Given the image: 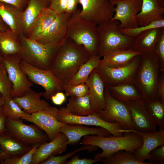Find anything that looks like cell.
Instances as JSON below:
<instances>
[{
    "instance_id": "obj_1",
    "label": "cell",
    "mask_w": 164,
    "mask_h": 164,
    "mask_svg": "<svg viewBox=\"0 0 164 164\" xmlns=\"http://www.w3.org/2000/svg\"><path fill=\"white\" fill-rule=\"evenodd\" d=\"M92 56L83 46L68 38L58 49L49 70L64 86Z\"/></svg>"
},
{
    "instance_id": "obj_2",
    "label": "cell",
    "mask_w": 164,
    "mask_h": 164,
    "mask_svg": "<svg viewBox=\"0 0 164 164\" xmlns=\"http://www.w3.org/2000/svg\"><path fill=\"white\" fill-rule=\"evenodd\" d=\"M124 135L105 137L89 135L83 137L81 142L84 145H91L100 148L102 152L96 154L94 159L100 161L120 150L133 152L140 148L143 143L142 137L133 132H125Z\"/></svg>"
},
{
    "instance_id": "obj_3",
    "label": "cell",
    "mask_w": 164,
    "mask_h": 164,
    "mask_svg": "<svg viewBox=\"0 0 164 164\" xmlns=\"http://www.w3.org/2000/svg\"><path fill=\"white\" fill-rule=\"evenodd\" d=\"M160 72L157 54L154 51L142 53L134 81L142 98L159 99L157 86Z\"/></svg>"
},
{
    "instance_id": "obj_4",
    "label": "cell",
    "mask_w": 164,
    "mask_h": 164,
    "mask_svg": "<svg viewBox=\"0 0 164 164\" xmlns=\"http://www.w3.org/2000/svg\"><path fill=\"white\" fill-rule=\"evenodd\" d=\"M77 10L70 16L68 25V38L83 46L92 55H97L99 40L97 26L83 18Z\"/></svg>"
},
{
    "instance_id": "obj_5",
    "label": "cell",
    "mask_w": 164,
    "mask_h": 164,
    "mask_svg": "<svg viewBox=\"0 0 164 164\" xmlns=\"http://www.w3.org/2000/svg\"><path fill=\"white\" fill-rule=\"evenodd\" d=\"M99 40L97 55L101 58L114 50L132 48L135 38L123 34L119 22L111 20L97 26Z\"/></svg>"
},
{
    "instance_id": "obj_6",
    "label": "cell",
    "mask_w": 164,
    "mask_h": 164,
    "mask_svg": "<svg viewBox=\"0 0 164 164\" xmlns=\"http://www.w3.org/2000/svg\"><path fill=\"white\" fill-rule=\"evenodd\" d=\"M19 37L22 59L36 68L49 70L59 48L43 44L23 34Z\"/></svg>"
},
{
    "instance_id": "obj_7",
    "label": "cell",
    "mask_w": 164,
    "mask_h": 164,
    "mask_svg": "<svg viewBox=\"0 0 164 164\" xmlns=\"http://www.w3.org/2000/svg\"><path fill=\"white\" fill-rule=\"evenodd\" d=\"M142 54L135 57L129 63L123 65L111 66L100 62L95 69L106 85L134 84Z\"/></svg>"
},
{
    "instance_id": "obj_8",
    "label": "cell",
    "mask_w": 164,
    "mask_h": 164,
    "mask_svg": "<svg viewBox=\"0 0 164 164\" xmlns=\"http://www.w3.org/2000/svg\"><path fill=\"white\" fill-rule=\"evenodd\" d=\"M104 97L106 107L104 110L96 112L104 121L111 123H118L125 130V132L134 130L128 108L124 103L114 98L105 85Z\"/></svg>"
},
{
    "instance_id": "obj_9",
    "label": "cell",
    "mask_w": 164,
    "mask_h": 164,
    "mask_svg": "<svg viewBox=\"0 0 164 164\" xmlns=\"http://www.w3.org/2000/svg\"><path fill=\"white\" fill-rule=\"evenodd\" d=\"M20 66L31 82L43 88L45 92L43 96L46 99L49 100L56 93L64 91L61 82L49 70L36 68L22 59Z\"/></svg>"
},
{
    "instance_id": "obj_10",
    "label": "cell",
    "mask_w": 164,
    "mask_h": 164,
    "mask_svg": "<svg viewBox=\"0 0 164 164\" xmlns=\"http://www.w3.org/2000/svg\"><path fill=\"white\" fill-rule=\"evenodd\" d=\"M56 117L59 121L66 124L101 127L107 130L114 136H122L124 132V129L119 124L105 121L101 118L95 111L90 114L79 116L70 113L66 107H63L58 109Z\"/></svg>"
},
{
    "instance_id": "obj_11",
    "label": "cell",
    "mask_w": 164,
    "mask_h": 164,
    "mask_svg": "<svg viewBox=\"0 0 164 164\" xmlns=\"http://www.w3.org/2000/svg\"><path fill=\"white\" fill-rule=\"evenodd\" d=\"M3 56V62L12 85L10 96L12 98L21 97L31 89L33 83L20 68V64L22 59L19 55Z\"/></svg>"
},
{
    "instance_id": "obj_12",
    "label": "cell",
    "mask_w": 164,
    "mask_h": 164,
    "mask_svg": "<svg viewBox=\"0 0 164 164\" xmlns=\"http://www.w3.org/2000/svg\"><path fill=\"white\" fill-rule=\"evenodd\" d=\"M82 6L80 15L96 26L111 20L114 14V6L110 0H80Z\"/></svg>"
},
{
    "instance_id": "obj_13",
    "label": "cell",
    "mask_w": 164,
    "mask_h": 164,
    "mask_svg": "<svg viewBox=\"0 0 164 164\" xmlns=\"http://www.w3.org/2000/svg\"><path fill=\"white\" fill-rule=\"evenodd\" d=\"M71 15H58L50 26L35 40L43 44L59 48L68 38V25Z\"/></svg>"
},
{
    "instance_id": "obj_14",
    "label": "cell",
    "mask_w": 164,
    "mask_h": 164,
    "mask_svg": "<svg viewBox=\"0 0 164 164\" xmlns=\"http://www.w3.org/2000/svg\"><path fill=\"white\" fill-rule=\"evenodd\" d=\"M5 127L7 132L22 142L32 145L41 144L48 139L46 134L37 126L26 125L20 119L7 118Z\"/></svg>"
},
{
    "instance_id": "obj_15",
    "label": "cell",
    "mask_w": 164,
    "mask_h": 164,
    "mask_svg": "<svg viewBox=\"0 0 164 164\" xmlns=\"http://www.w3.org/2000/svg\"><path fill=\"white\" fill-rule=\"evenodd\" d=\"M110 0L114 6V14L111 20L118 21L121 29L139 26L136 16L141 9L142 0Z\"/></svg>"
},
{
    "instance_id": "obj_16",
    "label": "cell",
    "mask_w": 164,
    "mask_h": 164,
    "mask_svg": "<svg viewBox=\"0 0 164 164\" xmlns=\"http://www.w3.org/2000/svg\"><path fill=\"white\" fill-rule=\"evenodd\" d=\"M58 109L50 106L46 109L31 114L30 117L26 120L34 124L42 130L51 141L59 134L60 128L66 124L57 120Z\"/></svg>"
},
{
    "instance_id": "obj_17",
    "label": "cell",
    "mask_w": 164,
    "mask_h": 164,
    "mask_svg": "<svg viewBox=\"0 0 164 164\" xmlns=\"http://www.w3.org/2000/svg\"><path fill=\"white\" fill-rule=\"evenodd\" d=\"M129 110L134 130L138 132H149L157 131L155 125L147 111L143 98L124 102Z\"/></svg>"
},
{
    "instance_id": "obj_18",
    "label": "cell",
    "mask_w": 164,
    "mask_h": 164,
    "mask_svg": "<svg viewBox=\"0 0 164 164\" xmlns=\"http://www.w3.org/2000/svg\"><path fill=\"white\" fill-rule=\"evenodd\" d=\"M85 83L88 88V96L92 109L95 112L104 110L106 107V85L95 69L91 72Z\"/></svg>"
},
{
    "instance_id": "obj_19",
    "label": "cell",
    "mask_w": 164,
    "mask_h": 164,
    "mask_svg": "<svg viewBox=\"0 0 164 164\" xmlns=\"http://www.w3.org/2000/svg\"><path fill=\"white\" fill-rule=\"evenodd\" d=\"M131 132L139 134L142 138V146L133 152L135 158L138 161L145 162L148 159L150 153L157 147L164 145V130L159 129L155 132H142L135 130Z\"/></svg>"
},
{
    "instance_id": "obj_20",
    "label": "cell",
    "mask_w": 164,
    "mask_h": 164,
    "mask_svg": "<svg viewBox=\"0 0 164 164\" xmlns=\"http://www.w3.org/2000/svg\"><path fill=\"white\" fill-rule=\"evenodd\" d=\"M68 139L60 132L54 139L49 142L41 144L36 149L32 157L31 164H40L51 154L56 155L64 152L67 146Z\"/></svg>"
},
{
    "instance_id": "obj_21",
    "label": "cell",
    "mask_w": 164,
    "mask_h": 164,
    "mask_svg": "<svg viewBox=\"0 0 164 164\" xmlns=\"http://www.w3.org/2000/svg\"><path fill=\"white\" fill-rule=\"evenodd\" d=\"M141 9L136 16L139 26L164 19V0H142Z\"/></svg>"
},
{
    "instance_id": "obj_22",
    "label": "cell",
    "mask_w": 164,
    "mask_h": 164,
    "mask_svg": "<svg viewBox=\"0 0 164 164\" xmlns=\"http://www.w3.org/2000/svg\"><path fill=\"white\" fill-rule=\"evenodd\" d=\"M68 139V145L75 144L82 137L89 135H98L105 137L112 135L106 129L101 127L92 128L87 125L78 124H65L60 129Z\"/></svg>"
},
{
    "instance_id": "obj_23",
    "label": "cell",
    "mask_w": 164,
    "mask_h": 164,
    "mask_svg": "<svg viewBox=\"0 0 164 164\" xmlns=\"http://www.w3.org/2000/svg\"><path fill=\"white\" fill-rule=\"evenodd\" d=\"M23 11L12 5L0 2V16L12 32L19 36L23 34Z\"/></svg>"
},
{
    "instance_id": "obj_24",
    "label": "cell",
    "mask_w": 164,
    "mask_h": 164,
    "mask_svg": "<svg viewBox=\"0 0 164 164\" xmlns=\"http://www.w3.org/2000/svg\"><path fill=\"white\" fill-rule=\"evenodd\" d=\"M43 94V92H36L31 89L22 96L12 98L22 109L31 114L50 106L45 100L41 99Z\"/></svg>"
},
{
    "instance_id": "obj_25",
    "label": "cell",
    "mask_w": 164,
    "mask_h": 164,
    "mask_svg": "<svg viewBox=\"0 0 164 164\" xmlns=\"http://www.w3.org/2000/svg\"><path fill=\"white\" fill-rule=\"evenodd\" d=\"M49 0H29L23 11V32L29 36L43 11L48 7Z\"/></svg>"
},
{
    "instance_id": "obj_26",
    "label": "cell",
    "mask_w": 164,
    "mask_h": 164,
    "mask_svg": "<svg viewBox=\"0 0 164 164\" xmlns=\"http://www.w3.org/2000/svg\"><path fill=\"white\" fill-rule=\"evenodd\" d=\"M0 147L9 158L23 155L31 149L32 146L22 142L6 131L0 134Z\"/></svg>"
},
{
    "instance_id": "obj_27",
    "label": "cell",
    "mask_w": 164,
    "mask_h": 164,
    "mask_svg": "<svg viewBox=\"0 0 164 164\" xmlns=\"http://www.w3.org/2000/svg\"><path fill=\"white\" fill-rule=\"evenodd\" d=\"M164 27L145 31L135 38L132 49L142 53L153 52L155 45Z\"/></svg>"
},
{
    "instance_id": "obj_28",
    "label": "cell",
    "mask_w": 164,
    "mask_h": 164,
    "mask_svg": "<svg viewBox=\"0 0 164 164\" xmlns=\"http://www.w3.org/2000/svg\"><path fill=\"white\" fill-rule=\"evenodd\" d=\"M106 85L111 95L121 102H125L129 101L137 100L142 98L141 93L134 84Z\"/></svg>"
},
{
    "instance_id": "obj_29",
    "label": "cell",
    "mask_w": 164,
    "mask_h": 164,
    "mask_svg": "<svg viewBox=\"0 0 164 164\" xmlns=\"http://www.w3.org/2000/svg\"><path fill=\"white\" fill-rule=\"evenodd\" d=\"M142 54V53L132 48L115 50L108 53L102 57L101 62L111 66L123 65L129 63L135 57Z\"/></svg>"
},
{
    "instance_id": "obj_30",
    "label": "cell",
    "mask_w": 164,
    "mask_h": 164,
    "mask_svg": "<svg viewBox=\"0 0 164 164\" xmlns=\"http://www.w3.org/2000/svg\"><path fill=\"white\" fill-rule=\"evenodd\" d=\"M19 36L10 29L0 32V53L3 56L20 55L21 49Z\"/></svg>"
},
{
    "instance_id": "obj_31",
    "label": "cell",
    "mask_w": 164,
    "mask_h": 164,
    "mask_svg": "<svg viewBox=\"0 0 164 164\" xmlns=\"http://www.w3.org/2000/svg\"><path fill=\"white\" fill-rule=\"evenodd\" d=\"M101 60V57L98 55H92L80 66L68 84L76 85L85 83L91 72L98 66Z\"/></svg>"
},
{
    "instance_id": "obj_32",
    "label": "cell",
    "mask_w": 164,
    "mask_h": 164,
    "mask_svg": "<svg viewBox=\"0 0 164 164\" xmlns=\"http://www.w3.org/2000/svg\"><path fill=\"white\" fill-rule=\"evenodd\" d=\"M66 108L70 113L79 116L86 115L95 112L91 107L88 95L77 97H70Z\"/></svg>"
},
{
    "instance_id": "obj_33",
    "label": "cell",
    "mask_w": 164,
    "mask_h": 164,
    "mask_svg": "<svg viewBox=\"0 0 164 164\" xmlns=\"http://www.w3.org/2000/svg\"><path fill=\"white\" fill-rule=\"evenodd\" d=\"M145 107L157 126L164 128V102L159 99L143 98Z\"/></svg>"
},
{
    "instance_id": "obj_34",
    "label": "cell",
    "mask_w": 164,
    "mask_h": 164,
    "mask_svg": "<svg viewBox=\"0 0 164 164\" xmlns=\"http://www.w3.org/2000/svg\"><path fill=\"white\" fill-rule=\"evenodd\" d=\"M57 15L49 8L45 9L36 22L28 38L35 40L50 26L56 19Z\"/></svg>"
},
{
    "instance_id": "obj_35",
    "label": "cell",
    "mask_w": 164,
    "mask_h": 164,
    "mask_svg": "<svg viewBox=\"0 0 164 164\" xmlns=\"http://www.w3.org/2000/svg\"><path fill=\"white\" fill-rule=\"evenodd\" d=\"M2 111L7 118L26 120L30 117L31 114L22 110L10 96L5 98Z\"/></svg>"
},
{
    "instance_id": "obj_36",
    "label": "cell",
    "mask_w": 164,
    "mask_h": 164,
    "mask_svg": "<svg viewBox=\"0 0 164 164\" xmlns=\"http://www.w3.org/2000/svg\"><path fill=\"white\" fill-rule=\"evenodd\" d=\"M100 161L105 164H151L149 162L138 161L133 152L124 150L117 151Z\"/></svg>"
},
{
    "instance_id": "obj_37",
    "label": "cell",
    "mask_w": 164,
    "mask_h": 164,
    "mask_svg": "<svg viewBox=\"0 0 164 164\" xmlns=\"http://www.w3.org/2000/svg\"><path fill=\"white\" fill-rule=\"evenodd\" d=\"M84 145L64 155L55 156L51 154L46 159L42 162L40 164H64L67 160L76 153L84 150H86L89 152L97 150L99 147L91 145Z\"/></svg>"
},
{
    "instance_id": "obj_38",
    "label": "cell",
    "mask_w": 164,
    "mask_h": 164,
    "mask_svg": "<svg viewBox=\"0 0 164 164\" xmlns=\"http://www.w3.org/2000/svg\"><path fill=\"white\" fill-rule=\"evenodd\" d=\"M12 90V85L10 81L4 65L0 62V93L5 98L10 96Z\"/></svg>"
},
{
    "instance_id": "obj_39",
    "label": "cell",
    "mask_w": 164,
    "mask_h": 164,
    "mask_svg": "<svg viewBox=\"0 0 164 164\" xmlns=\"http://www.w3.org/2000/svg\"><path fill=\"white\" fill-rule=\"evenodd\" d=\"M164 27V19L152 22L149 24L132 29H121V31L124 34L134 38L142 32L149 29Z\"/></svg>"
},
{
    "instance_id": "obj_40",
    "label": "cell",
    "mask_w": 164,
    "mask_h": 164,
    "mask_svg": "<svg viewBox=\"0 0 164 164\" xmlns=\"http://www.w3.org/2000/svg\"><path fill=\"white\" fill-rule=\"evenodd\" d=\"M34 144L27 152L18 157L7 158L0 162L1 164H31L33 156L37 148L40 145Z\"/></svg>"
},
{
    "instance_id": "obj_41",
    "label": "cell",
    "mask_w": 164,
    "mask_h": 164,
    "mask_svg": "<svg viewBox=\"0 0 164 164\" xmlns=\"http://www.w3.org/2000/svg\"><path fill=\"white\" fill-rule=\"evenodd\" d=\"M64 91L66 96L77 97L88 95L89 90L85 83L76 85L67 84L63 86Z\"/></svg>"
},
{
    "instance_id": "obj_42",
    "label": "cell",
    "mask_w": 164,
    "mask_h": 164,
    "mask_svg": "<svg viewBox=\"0 0 164 164\" xmlns=\"http://www.w3.org/2000/svg\"><path fill=\"white\" fill-rule=\"evenodd\" d=\"M154 51L157 54L161 72H164V29L162 31L155 45Z\"/></svg>"
},
{
    "instance_id": "obj_43",
    "label": "cell",
    "mask_w": 164,
    "mask_h": 164,
    "mask_svg": "<svg viewBox=\"0 0 164 164\" xmlns=\"http://www.w3.org/2000/svg\"><path fill=\"white\" fill-rule=\"evenodd\" d=\"M152 164L164 163V145L156 148L149 154L148 159Z\"/></svg>"
},
{
    "instance_id": "obj_44",
    "label": "cell",
    "mask_w": 164,
    "mask_h": 164,
    "mask_svg": "<svg viewBox=\"0 0 164 164\" xmlns=\"http://www.w3.org/2000/svg\"><path fill=\"white\" fill-rule=\"evenodd\" d=\"M68 0H49L48 7L57 15L64 13L67 9Z\"/></svg>"
},
{
    "instance_id": "obj_45",
    "label": "cell",
    "mask_w": 164,
    "mask_h": 164,
    "mask_svg": "<svg viewBox=\"0 0 164 164\" xmlns=\"http://www.w3.org/2000/svg\"><path fill=\"white\" fill-rule=\"evenodd\" d=\"M100 161L97 159H80L78 155H75L69 161H66L64 164H92Z\"/></svg>"
},
{
    "instance_id": "obj_46",
    "label": "cell",
    "mask_w": 164,
    "mask_h": 164,
    "mask_svg": "<svg viewBox=\"0 0 164 164\" xmlns=\"http://www.w3.org/2000/svg\"><path fill=\"white\" fill-rule=\"evenodd\" d=\"M159 77L157 86V93L159 99L164 102V74L162 72Z\"/></svg>"
},
{
    "instance_id": "obj_47",
    "label": "cell",
    "mask_w": 164,
    "mask_h": 164,
    "mask_svg": "<svg viewBox=\"0 0 164 164\" xmlns=\"http://www.w3.org/2000/svg\"><path fill=\"white\" fill-rule=\"evenodd\" d=\"M66 96L63 91H60L53 95L50 99L54 104L60 105L62 104L66 101Z\"/></svg>"
},
{
    "instance_id": "obj_48",
    "label": "cell",
    "mask_w": 164,
    "mask_h": 164,
    "mask_svg": "<svg viewBox=\"0 0 164 164\" xmlns=\"http://www.w3.org/2000/svg\"><path fill=\"white\" fill-rule=\"evenodd\" d=\"M29 0H0V2L13 5L22 10L26 6Z\"/></svg>"
},
{
    "instance_id": "obj_49",
    "label": "cell",
    "mask_w": 164,
    "mask_h": 164,
    "mask_svg": "<svg viewBox=\"0 0 164 164\" xmlns=\"http://www.w3.org/2000/svg\"><path fill=\"white\" fill-rule=\"evenodd\" d=\"M80 0H68L65 13L72 15L77 10L78 5Z\"/></svg>"
},
{
    "instance_id": "obj_50",
    "label": "cell",
    "mask_w": 164,
    "mask_h": 164,
    "mask_svg": "<svg viewBox=\"0 0 164 164\" xmlns=\"http://www.w3.org/2000/svg\"><path fill=\"white\" fill-rule=\"evenodd\" d=\"M7 118L3 113L2 108L0 109V134L6 132L5 122Z\"/></svg>"
},
{
    "instance_id": "obj_51",
    "label": "cell",
    "mask_w": 164,
    "mask_h": 164,
    "mask_svg": "<svg viewBox=\"0 0 164 164\" xmlns=\"http://www.w3.org/2000/svg\"><path fill=\"white\" fill-rule=\"evenodd\" d=\"M6 24L4 22L0 16V31H4L7 30L8 29Z\"/></svg>"
},
{
    "instance_id": "obj_52",
    "label": "cell",
    "mask_w": 164,
    "mask_h": 164,
    "mask_svg": "<svg viewBox=\"0 0 164 164\" xmlns=\"http://www.w3.org/2000/svg\"><path fill=\"white\" fill-rule=\"evenodd\" d=\"M6 158V155L0 147V162Z\"/></svg>"
},
{
    "instance_id": "obj_53",
    "label": "cell",
    "mask_w": 164,
    "mask_h": 164,
    "mask_svg": "<svg viewBox=\"0 0 164 164\" xmlns=\"http://www.w3.org/2000/svg\"><path fill=\"white\" fill-rule=\"evenodd\" d=\"M5 101V98L0 93V109L2 108Z\"/></svg>"
},
{
    "instance_id": "obj_54",
    "label": "cell",
    "mask_w": 164,
    "mask_h": 164,
    "mask_svg": "<svg viewBox=\"0 0 164 164\" xmlns=\"http://www.w3.org/2000/svg\"><path fill=\"white\" fill-rule=\"evenodd\" d=\"M3 61V56L0 53V62H2Z\"/></svg>"
},
{
    "instance_id": "obj_55",
    "label": "cell",
    "mask_w": 164,
    "mask_h": 164,
    "mask_svg": "<svg viewBox=\"0 0 164 164\" xmlns=\"http://www.w3.org/2000/svg\"><path fill=\"white\" fill-rule=\"evenodd\" d=\"M0 32H1V31H0Z\"/></svg>"
}]
</instances>
